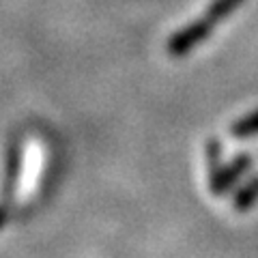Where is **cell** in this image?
I'll list each match as a JSON object with an SVG mask.
<instances>
[{"mask_svg":"<svg viewBox=\"0 0 258 258\" xmlns=\"http://www.w3.org/2000/svg\"><path fill=\"white\" fill-rule=\"evenodd\" d=\"M211 28H213V22L209 18H203V20L189 24V26L179 30L170 41H168V52H170V56H185L200 41H205L209 37V32H211Z\"/></svg>","mask_w":258,"mask_h":258,"instance_id":"obj_1","label":"cell"},{"mask_svg":"<svg viewBox=\"0 0 258 258\" xmlns=\"http://www.w3.org/2000/svg\"><path fill=\"white\" fill-rule=\"evenodd\" d=\"M249 166H252V159H249L247 155H241L235 161H230L228 166L215 170L213 176H211V191L215 194V196H222V194H226L232 187V185L241 179V176L249 170Z\"/></svg>","mask_w":258,"mask_h":258,"instance_id":"obj_2","label":"cell"},{"mask_svg":"<svg viewBox=\"0 0 258 258\" xmlns=\"http://www.w3.org/2000/svg\"><path fill=\"white\" fill-rule=\"evenodd\" d=\"M258 200V176L256 179H249L245 185H241L235 194V211L245 213L254 207V203Z\"/></svg>","mask_w":258,"mask_h":258,"instance_id":"obj_3","label":"cell"},{"mask_svg":"<svg viewBox=\"0 0 258 258\" xmlns=\"http://www.w3.org/2000/svg\"><path fill=\"white\" fill-rule=\"evenodd\" d=\"M230 132L235 138H247V136L258 134V110H254L252 114H247L243 118H239L237 123L230 127Z\"/></svg>","mask_w":258,"mask_h":258,"instance_id":"obj_4","label":"cell"},{"mask_svg":"<svg viewBox=\"0 0 258 258\" xmlns=\"http://www.w3.org/2000/svg\"><path fill=\"white\" fill-rule=\"evenodd\" d=\"M241 3H243V0H215V3L211 5V9H209V13H207V18L211 22H217V20L226 18L230 11H235Z\"/></svg>","mask_w":258,"mask_h":258,"instance_id":"obj_5","label":"cell"},{"mask_svg":"<svg viewBox=\"0 0 258 258\" xmlns=\"http://www.w3.org/2000/svg\"><path fill=\"white\" fill-rule=\"evenodd\" d=\"M20 176V149H11L9 153V161H7V194H13V185Z\"/></svg>","mask_w":258,"mask_h":258,"instance_id":"obj_6","label":"cell"},{"mask_svg":"<svg viewBox=\"0 0 258 258\" xmlns=\"http://www.w3.org/2000/svg\"><path fill=\"white\" fill-rule=\"evenodd\" d=\"M7 217H9V209H7V205H0V228L5 226Z\"/></svg>","mask_w":258,"mask_h":258,"instance_id":"obj_7","label":"cell"}]
</instances>
